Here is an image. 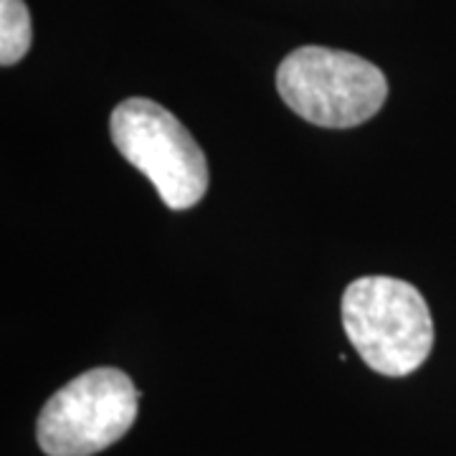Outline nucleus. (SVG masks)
Instances as JSON below:
<instances>
[{"instance_id":"obj_4","label":"nucleus","mask_w":456,"mask_h":456,"mask_svg":"<svg viewBox=\"0 0 456 456\" xmlns=\"http://www.w3.org/2000/svg\"><path fill=\"white\" fill-rule=\"evenodd\" d=\"M142 393L119 368H92L44 403L36 441L46 456H94L122 439Z\"/></svg>"},{"instance_id":"obj_2","label":"nucleus","mask_w":456,"mask_h":456,"mask_svg":"<svg viewBox=\"0 0 456 456\" xmlns=\"http://www.w3.org/2000/svg\"><path fill=\"white\" fill-rule=\"evenodd\" d=\"M279 97L297 117L327 130H350L380 112L388 97L383 71L358 53L302 46L277 69Z\"/></svg>"},{"instance_id":"obj_5","label":"nucleus","mask_w":456,"mask_h":456,"mask_svg":"<svg viewBox=\"0 0 456 456\" xmlns=\"http://www.w3.org/2000/svg\"><path fill=\"white\" fill-rule=\"evenodd\" d=\"M31 13L23 0H0V64H18L31 49Z\"/></svg>"},{"instance_id":"obj_1","label":"nucleus","mask_w":456,"mask_h":456,"mask_svg":"<svg viewBox=\"0 0 456 456\" xmlns=\"http://www.w3.org/2000/svg\"><path fill=\"white\" fill-rule=\"evenodd\" d=\"M342 327L365 365L388 378L419 370L434 347L424 294L395 277H360L342 294Z\"/></svg>"},{"instance_id":"obj_3","label":"nucleus","mask_w":456,"mask_h":456,"mask_svg":"<svg viewBox=\"0 0 456 456\" xmlns=\"http://www.w3.org/2000/svg\"><path fill=\"white\" fill-rule=\"evenodd\" d=\"M114 147L145 175L170 211L193 208L208 191V163L196 137L163 104L125 99L110 117Z\"/></svg>"}]
</instances>
